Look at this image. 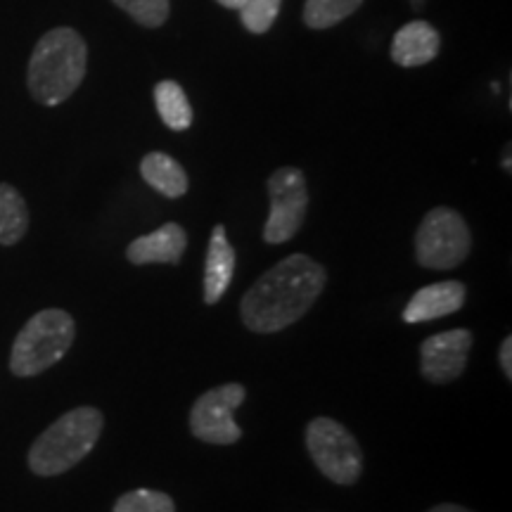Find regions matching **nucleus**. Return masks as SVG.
I'll return each instance as SVG.
<instances>
[{"label":"nucleus","mask_w":512,"mask_h":512,"mask_svg":"<svg viewBox=\"0 0 512 512\" xmlns=\"http://www.w3.org/2000/svg\"><path fill=\"white\" fill-rule=\"evenodd\" d=\"M328 271L306 254H292L261 275L242 297V323L252 332H280L306 316L320 297Z\"/></svg>","instance_id":"obj_1"},{"label":"nucleus","mask_w":512,"mask_h":512,"mask_svg":"<svg viewBox=\"0 0 512 512\" xmlns=\"http://www.w3.org/2000/svg\"><path fill=\"white\" fill-rule=\"evenodd\" d=\"M88 67L86 41L74 29H53L36 43L29 60L27 86L36 102L55 107L81 86Z\"/></svg>","instance_id":"obj_2"},{"label":"nucleus","mask_w":512,"mask_h":512,"mask_svg":"<svg viewBox=\"0 0 512 512\" xmlns=\"http://www.w3.org/2000/svg\"><path fill=\"white\" fill-rule=\"evenodd\" d=\"M105 415L81 406L57 418L29 448V470L38 477H57L72 470L100 441Z\"/></svg>","instance_id":"obj_3"},{"label":"nucleus","mask_w":512,"mask_h":512,"mask_svg":"<svg viewBox=\"0 0 512 512\" xmlns=\"http://www.w3.org/2000/svg\"><path fill=\"white\" fill-rule=\"evenodd\" d=\"M76 323L67 311L43 309L27 320L10 351V370L17 377H34L60 363L72 349Z\"/></svg>","instance_id":"obj_4"},{"label":"nucleus","mask_w":512,"mask_h":512,"mask_svg":"<svg viewBox=\"0 0 512 512\" xmlns=\"http://www.w3.org/2000/svg\"><path fill=\"white\" fill-rule=\"evenodd\" d=\"M470 228L458 211L437 207L425 216L415 233V256L422 268L451 271L470 256Z\"/></svg>","instance_id":"obj_5"},{"label":"nucleus","mask_w":512,"mask_h":512,"mask_svg":"<svg viewBox=\"0 0 512 512\" xmlns=\"http://www.w3.org/2000/svg\"><path fill=\"white\" fill-rule=\"evenodd\" d=\"M306 448L313 463L335 484H356L363 472V451L342 422L316 418L306 427Z\"/></svg>","instance_id":"obj_6"},{"label":"nucleus","mask_w":512,"mask_h":512,"mask_svg":"<svg viewBox=\"0 0 512 512\" xmlns=\"http://www.w3.org/2000/svg\"><path fill=\"white\" fill-rule=\"evenodd\" d=\"M268 197H271V214L264 226V240L268 245H283L299 233L309 211V188L302 171L294 166L275 171L268 178Z\"/></svg>","instance_id":"obj_7"},{"label":"nucleus","mask_w":512,"mask_h":512,"mask_svg":"<svg viewBox=\"0 0 512 512\" xmlns=\"http://www.w3.org/2000/svg\"><path fill=\"white\" fill-rule=\"evenodd\" d=\"M247 389L240 382L209 389L195 401L190 411V430L204 444L230 446L240 441L242 430L233 413L245 403Z\"/></svg>","instance_id":"obj_8"},{"label":"nucleus","mask_w":512,"mask_h":512,"mask_svg":"<svg viewBox=\"0 0 512 512\" xmlns=\"http://www.w3.org/2000/svg\"><path fill=\"white\" fill-rule=\"evenodd\" d=\"M472 349L470 330L456 328L427 337L420 347V373L432 384H448L465 373Z\"/></svg>","instance_id":"obj_9"},{"label":"nucleus","mask_w":512,"mask_h":512,"mask_svg":"<svg viewBox=\"0 0 512 512\" xmlns=\"http://www.w3.org/2000/svg\"><path fill=\"white\" fill-rule=\"evenodd\" d=\"M467 290L458 280H444V283H434L420 287L413 294L411 302L403 309V320L406 323H427V320H437L451 313H458L465 306Z\"/></svg>","instance_id":"obj_10"},{"label":"nucleus","mask_w":512,"mask_h":512,"mask_svg":"<svg viewBox=\"0 0 512 512\" xmlns=\"http://www.w3.org/2000/svg\"><path fill=\"white\" fill-rule=\"evenodd\" d=\"M188 235L178 223H164L155 233L133 240L126 249V259L136 266L145 264H181Z\"/></svg>","instance_id":"obj_11"},{"label":"nucleus","mask_w":512,"mask_h":512,"mask_svg":"<svg viewBox=\"0 0 512 512\" xmlns=\"http://www.w3.org/2000/svg\"><path fill=\"white\" fill-rule=\"evenodd\" d=\"M235 261H238V256L226 238V228L216 226L211 230L207 261H204V302L209 306L219 304L226 294L235 275Z\"/></svg>","instance_id":"obj_12"},{"label":"nucleus","mask_w":512,"mask_h":512,"mask_svg":"<svg viewBox=\"0 0 512 512\" xmlns=\"http://www.w3.org/2000/svg\"><path fill=\"white\" fill-rule=\"evenodd\" d=\"M439 46L441 38L437 29L427 22H411L394 36L392 60L401 67H420L437 57Z\"/></svg>","instance_id":"obj_13"},{"label":"nucleus","mask_w":512,"mask_h":512,"mask_svg":"<svg viewBox=\"0 0 512 512\" xmlns=\"http://www.w3.org/2000/svg\"><path fill=\"white\" fill-rule=\"evenodd\" d=\"M140 176L147 185H152L157 192H162L164 197H183L188 192V176L185 169L176 162L174 157H169L166 152H150L140 162Z\"/></svg>","instance_id":"obj_14"},{"label":"nucleus","mask_w":512,"mask_h":512,"mask_svg":"<svg viewBox=\"0 0 512 512\" xmlns=\"http://www.w3.org/2000/svg\"><path fill=\"white\" fill-rule=\"evenodd\" d=\"M29 209L17 188L0 183V245L12 247L27 235Z\"/></svg>","instance_id":"obj_15"},{"label":"nucleus","mask_w":512,"mask_h":512,"mask_svg":"<svg viewBox=\"0 0 512 512\" xmlns=\"http://www.w3.org/2000/svg\"><path fill=\"white\" fill-rule=\"evenodd\" d=\"M155 105L159 117L171 131H185L192 124V107L188 95L176 81H159L155 86Z\"/></svg>","instance_id":"obj_16"},{"label":"nucleus","mask_w":512,"mask_h":512,"mask_svg":"<svg viewBox=\"0 0 512 512\" xmlns=\"http://www.w3.org/2000/svg\"><path fill=\"white\" fill-rule=\"evenodd\" d=\"M363 0H306L304 22L311 29H328L361 8Z\"/></svg>","instance_id":"obj_17"},{"label":"nucleus","mask_w":512,"mask_h":512,"mask_svg":"<svg viewBox=\"0 0 512 512\" xmlns=\"http://www.w3.org/2000/svg\"><path fill=\"white\" fill-rule=\"evenodd\" d=\"M112 512H176V505L174 498L162 491L136 489L121 496Z\"/></svg>","instance_id":"obj_18"},{"label":"nucleus","mask_w":512,"mask_h":512,"mask_svg":"<svg viewBox=\"0 0 512 512\" xmlns=\"http://www.w3.org/2000/svg\"><path fill=\"white\" fill-rule=\"evenodd\" d=\"M143 27H162L169 17V0H114Z\"/></svg>","instance_id":"obj_19"},{"label":"nucleus","mask_w":512,"mask_h":512,"mask_svg":"<svg viewBox=\"0 0 512 512\" xmlns=\"http://www.w3.org/2000/svg\"><path fill=\"white\" fill-rule=\"evenodd\" d=\"M283 0H247L245 8L240 10L242 24L252 31V34H266L273 27L275 17L280 12Z\"/></svg>","instance_id":"obj_20"},{"label":"nucleus","mask_w":512,"mask_h":512,"mask_svg":"<svg viewBox=\"0 0 512 512\" xmlns=\"http://www.w3.org/2000/svg\"><path fill=\"white\" fill-rule=\"evenodd\" d=\"M498 361H501V368L508 380H512V337H505L501 344V354H498Z\"/></svg>","instance_id":"obj_21"},{"label":"nucleus","mask_w":512,"mask_h":512,"mask_svg":"<svg viewBox=\"0 0 512 512\" xmlns=\"http://www.w3.org/2000/svg\"><path fill=\"white\" fill-rule=\"evenodd\" d=\"M430 512H472L463 508V505H456V503H444V505H437V508H432Z\"/></svg>","instance_id":"obj_22"},{"label":"nucleus","mask_w":512,"mask_h":512,"mask_svg":"<svg viewBox=\"0 0 512 512\" xmlns=\"http://www.w3.org/2000/svg\"><path fill=\"white\" fill-rule=\"evenodd\" d=\"M216 3H219V5H223V8H230V10H242V8H245V3H247V0H216Z\"/></svg>","instance_id":"obj_23"}]
</instances>
